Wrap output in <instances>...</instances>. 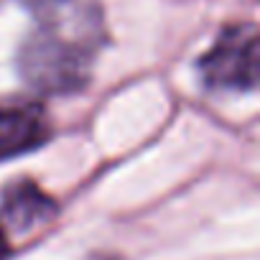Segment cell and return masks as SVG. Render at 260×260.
<instances>
[{
  "label": "cell",
  "instance_id": "cell-1",
  "mask_svg": "<svg viewBox=\"0 0 260 260\" xmlns=\"http://www.w3.org/2000/svg\"><path fill=\"white\" fill-rule=\"evenodd\" d=\"M36 18L39 28L28 34L18 54L23 79L44 94L82 89L105 39L100 8L94 3L69 0Z\"/></svg>",
  "mask_w": 260,
  "mask_h": 260
},
{
  "label": "cell",
  "instance_id": "cell-2",
  "mask_svg": "<svg viewBox=\"0 0 260 260\" xmlns=\"http://www.w3.org/2000/svg\"><path fill=\"white\" fill-rule=\"evenodd\" d=\"M202 82L209 89L222 92H250L257 84L260 51H257V31L252 23L227 26L212 49L199 59Z\"/></svg>",
  "mask_w": 260,
  "mask_h": 260
},
{
  "label": "cell",
  "instance_id": "cell-3",
  "mask_svg": "<svg viewBox=\"0 0 260 260\" xmlns=\"http://www.w3.org/2000/svg\"><path fill=\"white\" fill-rule=\"evenodd\" d=\"M49 122L36 102H0V158L18 156L46 143Z\"/></svg>",
  "mask_w": 260,
  "mask_h": 260
},
{
  "label": "cell",
  "instance_id": "cell-4",
  "mask_svg": "<svg viewBox=\"0 0 260 260\" xmlns=\"http://www.w3.org/2000/svg\"><path fill=\"white\" fill-rule=\"evenodd\" d=\"M56 204L51 197H46L34 181H18L8 186L3 197V217L16 230H31L39 222H46L54 217Z\"/></svg>",
  "mask_w": 260,
  "mask_h": 260
},
{
  "label": "cell",
  "instance_id": "cell-5",
  "mask_svg": "<svg viewBox=\"0 0 260 260\" xmlns=\"http://www.w3.org/2000/svg\"><path fill=\"white\" fill-rule=\"evenodd\" d=\"M8 255V237H6V230L0 227V260Z\"/></svg>",
  "mask_w": 260,
  "mask_h": 260
}]
</instances>
